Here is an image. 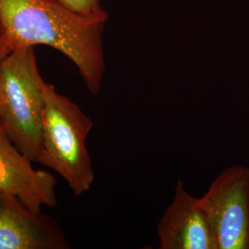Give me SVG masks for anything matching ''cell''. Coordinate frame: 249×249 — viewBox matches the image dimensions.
<instances>
[{"mask_svg": "<svg viewBox=\"0 0 249 249\" xmlns=\"http://www.w3.org/2000/svg\"><path fill=\"white\" fill-rule=\"evenodd\" d=\"M106 23L84 18L56 0H0V32L10 50L52 47L76 66L93 96L106 72Z\"/></svg>", "mask_w": 249, "mask_h": 249, "instance_id": "cell-1", "label": "cell"}, {"mask_svg": "<svg viewBox=\"0 0 249 249\" xmlns=\"http://www.w3.org/2000/svg\"><path fill=\"white\" fill-rule=\"evenodd\" d=\"M92 127V120L75 102L46 82L37 162L57 173L77 196L89 191L95 178L86 146Z\"/></svg>", "mask_w": 249, "mask_h": 249, "instance_id": "cell-2", "label": "cell"}, {"mask_svg": "<svg viewBox=\"0 0 249 249\" xmlns=\"http://www.w3.org/2000/svg\"><path fill=\"white\" fill-rule=\"evenodd\" d=\"M45 80L35 47L11 50L0 63V124L9 140L33 161L41 151Z\"/></svg>", "mask_w": 249, "mask_h": 249, "instance_id": "cell-3", "label": "cell"}, {"mask_svg": "<svg viewBox=\"0 0 249 249\" xmlns=\"http://www.w3.org/2000/svg\"><path fill=\"white\" fill-rule=\"evenodd\" d=\"M199 203L219 249H249V167L233 164L214 179Z\"/></svg>", "mask_w": 249, "mask_h": 249, "instance_id": "cell-4", "label": "cell"}, {"mask_svg": "<svg viewBox=\"0 0 249 249\" xmlns=\"http://www.w3.org/2000/svg\"><path fill=\"white\" fill-rule=\"evenodd\" d=\"M32 161L0 129V192L41 213L43 207L57 204L56 182L51 173L35 169Z\"/></svg>", "mask_w": 249, "mask_h": 249, "instance_id": "cell-5", "label": "cell"}, {"mask_svg": "<svg viewBox=\"0 0 249 249\" xmlns=\"http://www.w3.org/2000/svg\"><path fill=\"white\" fill-rule=\"evenodd\" d=\"M58 223L0 192V249H69Z\"/></svg>", "mask_w": 249, "mask_h": 249, "instance_id": "cell-6", "label": "cell"}, {"mask_svg": "<svg viewBox=\"0 0 249 249\" xmlns=\"http://www.w3.org/2000/svg\"><path fill=\"white\" fill-rule=\"evenodd\" d=\"M157 235L160 249H219L199 198L192 196L181 180L159 221Z\"/></svg>", "mask_w": 249, "mask_h": 249, "instance_id": "cell-7", "label": "cell"}, {"mask_svg": "<svg viewBox=\"0 0 249 249\" xmlns=\"http://www.w3.org/2000/svg\"><path fill=\"white\" fill-rule=\"evenodd\" d=\"M68 9L92 21L107 22L109 14L100 0H56Z\"/></svg>", "mask_w": 249, "mask_h": 249, "instance_id": "cell-8", "label": "cell"}, {"mask_svg": "<svg viewBox=\"0 0 249 249\" xmlns=\"http://www.w3.org/2000/svg\"><path fill=\"white\" fill-rule=\"evenodd\" d=\"M11 50H10L9 45L7 44V42L5 41L4 37H3L1 32H0V63L8 55V53Z\"/></svg>", "mask_w": 249, "mask_h": 249, "instance_id": "cell-9", "label": "cell"}, {"mask_svg": "<svg viewBox=\"0 0 249 249\" xmlns=\"http://www.w3.org/2000/svg\"><path fill=\"white\" fill-rule=\"evenodd\" d=\"M0 129H2V128H1V124H0Z\"/></svg>", "mask_w": 249, "mask_h": 249, "instance_id": "cell-10", "label": "cell"}]
</instances>
